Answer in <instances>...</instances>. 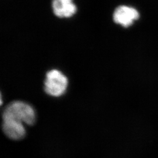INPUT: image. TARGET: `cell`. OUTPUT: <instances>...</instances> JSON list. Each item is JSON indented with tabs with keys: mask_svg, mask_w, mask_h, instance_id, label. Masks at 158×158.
I'll return each instance as SVG.
<instances>
[{
	"mask_svg": "<svg viewBox=\"0 0 158 158\" xmlns=\"http://www.w3.org/2000/svg\"><path fill=\"white\" fill-rule=\"evenodd\" d=\"M2 130L6 136L14 140L21 139L26 134L23 124L12 119H3Z\"/></svg>",
	"mask_w": 158,
	"mask_h": 158,
	"instance_id": "obj_4",
	"label": "cell"
},
{
	"mask_svg": "<svg viewBox=\"0 0 158 158\" xmlns=\"http://www.w3.org/2000/svg\"><path fill=\"white\" fill-rule=\"evenodd\" d=\"M68 84V79L59 70H52L46 74L45 90L50 96L59 97L64 93Z\"/></svg>",
	"mask_w": 158,
	"mask_h": 158,
	"instance_id": "obj_2",
	"label": "cell"
},
{
	"mask_svg": "<svg viewBox=\"0 0 158 158\" xmlns=\"http://www.w3.org/2000/svg\"><path fill=\"white\" fill-rule=\"evenodd\" d=\"M52 8L54 14L60 18L72 17L76 12V6L72 0H53Z\"/></svg>",
	"mask_w": 158,
	"mask_h": 158,
	"instance_id": "obj_5",
	"label": "cell"
},
{
	"mask_svg": "<svg viewBox=\"0 0 158 158\" xmlns=\"http://www.w3.org/2000/svg\"><path fill=\"white\" fill-rule=\"evenodd\" d=\"M139 17V14L136 10L125 6H119L117 8L113 15L115 23L124 27L131 26Z\"/></svg>",
	"mask_w": 158,
	"mask_h": 158,
	"instance_id": "obj_3",
	"label": "cell"
},
{
	"mask_svg": "<svg viewBox=\"0 0 158 158\" xmlns=\"http://www.w3.org/2000/svg\"><path fill=\"white\" fill-rule=\"evenodd\" d=\"M2 119L15 120L25 124H34L36 114L34 108L28 104L22 102H12L6 107Z\"/></svg>",
	"mask_w": 158,
	"mask_h": 158,
	"instance_id": "obj_1",
	"label": "cell"
}]
</instances>
